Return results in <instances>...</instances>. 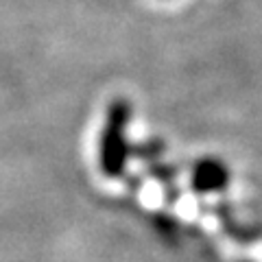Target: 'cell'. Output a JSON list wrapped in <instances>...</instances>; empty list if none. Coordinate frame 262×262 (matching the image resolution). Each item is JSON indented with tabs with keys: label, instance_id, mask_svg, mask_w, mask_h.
Here are the masks:
<instances>
[{
	"label": "cell",
	"instance_id": "1",
	"mask_svg": "<svg viewBox=\"0 0 262 262\" xmlns=\"http://www.w3.org/2000/svg\"><path fill=\"white\" fill-rule=\"evenodd\" d=\"M131 122V103L127 98H112L105 112V122L98 140V166L101 173L116 179L125 173L127 166V129Z\"/></svg>",
	"mask_w": 262,
	"mask_h": 262
},
{
	"label": "cell",
	"instance_id": "2",
	"mask_svg": "<svg viewBox=\"0 0 262 262\" xmlns=\"http://www.w3.org/2000/svg\"><path fill=\"white\" fill-rule=\"evenodd\" d=\"M229 184V170L225 168L223 162L219 160H201L194 164L190 186L196 192L208 194V192H219Z\"/></svg>",
	"mask_w": 262,
	"mask_h": 262
}]
</instances>
